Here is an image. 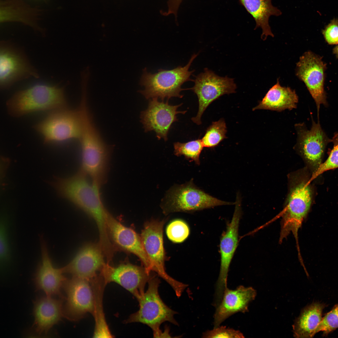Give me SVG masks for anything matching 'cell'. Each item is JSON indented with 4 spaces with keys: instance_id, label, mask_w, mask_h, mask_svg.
Masks as SVG:
<instances>
[{
    "instance_id": "obj_1",
    "label": "cell",
    "mask_w": 338,
    "mask_h": 338,
    "mask_svg": "<svg viewBox=\"0 0 338 338\" xmlns=\"http://www.w3.org/2000/svg\"><path fill=\"white\" fill-rule=\"evenodd\" d=\"M87 176L79 170L68 178H56L51 183L60 197L69 201L90 216L96 222L99 236L108 234V212L101 199L100 188L88 180Z\"/></svg>"
},
{
    "instance_id": "obj_2",
    "label": "cell",
    "mask_w": 338,
    "mask_h": 338,
    "mask_svg": "<svg viewBox=\"0 0 338 338\" xmlns=\"http://www.w3.org/2000/svg\"><path fill=\"white\" fill-rule=\"evenodd\" d=\"M305 170H298L289 176L288 192L281 223L279 242L292 233L297 247L298 232L312 201L310 178Z\"/></svg>"
},
{
    "instance_id": "obj_3",
    "label": "cell",
    "mask_w": 338,
    "mask_h": 338,
    "mask_svg": "<svg viewBox=\"0 0 338 338\" xmlns=\"http://www.w3.org/2000/svg\"><path fill=\"white\" fill-rule=\"evenodd\" d=\"M13 117L32 112L67 108L64 88L57 85L37 84L15 93L6 103Z\"/></svg>"
},
{
    "instance_id": "obj_4",
    "label": "cell",
    "mask_w": 338,
    "mask_h": 338,
    "mask_svg": "<svg viewBox=\"0 0 338 338\" xmlns=\"http://www.w3.org/2000/svg\"><path fill=\"white\" fill-rule=\"evenodd\" d=\"M198 53L194 54L187 64L184 66H179L171 70L160 69L158 71L152 74L147 71L145 68L143 70L139 83L144 87L138 92L147 99H157L164 101L168 100L173 97L182 98L181 92L190 88L182 89V86L185 82L192 81L190 76L194 70L189 69Z\"/></svg>"
},
{
    "instance_id": "obj_5",
    "label": "cell",
    "mask_w": 338,
    "mask_h": 338,
    "mask_svg": "<svg viewBox=\"0 0 338 338\" xmlns=\"http://www.w3.org/2000/svg\"><path fill=\"white\" fill-rule=\"evenodd\" d=\"M148 288L142 297L138 301L139 309L125 321L126 323L138 322L145 324L153 331L155 337H160L161 324L165 321L178 325L174 318L177 313L167 306L161 299L158 293L160 283L156 275L148 281Z\"/></svg>"
},
{
    "instance_id": "obj_6",
    "label": "cell",
    "mask_w": 338,
    "mask_h": 338,
    "mask_svg": "<svg viewBox=\"0 0 338 338\" xmlns=\"http://www.w3.org/2000/svg\"><path fill=\"white\" fill-rule=\"evenodd\" d=\"M214 197L197 187L192 180L176 186L168 192L163 209L165 214L190 212L214 207L234 204Z\"/></svg>"
},
{
    "instance_id": "obj_7",
    "label": "cell",
    "mask_w": 338,
    "mask_h": 338,
    "mask_svg": "<svg viewBox=\"0 0 338 338\" xmlns=\"http://www.w3.org/2000/svg\"><path fill=\"white\" fill-rule=\"evenodd\" d=\"M165 222V220H151L146 223L140 236L144 250L150 260L152 271L155 272L168 283L179 297L188 285L176 280L166 272L163 238Z\"/></svg>"
},
{
    "instance_id": "obj_8",
    "label": "cell",
    "mask_w": 338,
    "mask_h": 338,
    "mask_svg": "<svg viewBox=\"0 0 338 338\" xmlns=\"http://www.w3.org/2000/svg\"><path fill=\"white\" fill-rule=\"evenodd\" d=\"M193 81L194 84L190 90L197 96L198 109L192 120L198 125L201 124L202 116L212 103L225 94L235 93L237 88L233 78L219 76L207 68L196 76Z\"/></svg>"
},
{
    "instance_id": "obj_9",
    "label": "cell",
    "mask_w": 338,
    "mask_h": 338,
    "mask_svg": "<svg viewBox=\"0 0 338 338\" xmlns=\"http://www.w3.org/2000/svg\"><path fill=\"white\" fill-rule=\"evenodd\" d=\"M31 77H38L24 53L8 41L0 43V87L5 89L15 82Z\"/></svg>"
},
{
    "instance_id": "obj_10",
    "label": "cell",
    "mask_w": 338,
    "mask_h": 338,
    "mask_svg": "<svg viewBox=\"0 0 338 338\" xmlns=\"http://www.w3.org/2000/svg\"><path fill=\"white\" fill-rule=\"evenodd\" d=\"M34 128L44 138L45 143L79 139L80 125L77 110L67 108L53 110Z\"/></svg>"
},
{
    "instance_id": "obj_11",
    "label": "cell",
    "mask_w": 338,
    "mask_h": 338,
    "mask_svg": "<svg viewBox=\"0 0 338 338\" xmlns=\"http://www.w3.org/2000/svg\"><path fill=\"white\" fill-rule=\"evenodd\" d=\"M297 140L296 148L308 168L314 174L322 163L325 147L331 139H329L322 129L319 121H312L310 130L302 124L296 125Z\"/></svg>"
},
{
    "instance_id": "obj_12",
    "label": "cell",
    "mask_w": 338,
    "mask_h": 338,
    "mask_svg": "<svg viewBox=\"0 0 338 338\" xmlns=\"http://www.w3.org/2000/svg\"><path fill=\"white\" fill-rule=\"evenodd\" d=\"M326 66L320 56L310 51L305 53L296 65V75L304 83L314 99L318 115L320 105H327L324 89Z\"/></svg>"
},
{
    "instance_id": "obj_13",
    "label": "cell",
    "mask_w": 338,
    "mask_h": 338,
    "mask_svg": "<svg viewBox=\"0 0 338 338\" xmlns=\"http://www.w3.org/2000/svg\"><path fill=\"white\" fill-rule=\"evenodd\" d=\"M234 211L231 222L221 237L220 248L221 265L219 276L216 286L215 301L219 303L222 300L224 291L227 287L229 267L238 245V229L241 215V200L238 194L237 196Z\"/></svg>"
},
{
    "instance_id": "obj_14",
    "label": "cell",
    "mask_w": 338,
    "mask_h": 338,
    "mask_svg": "<svg viewBox=\"0 0 338 338\" xmlns=\"http://www.w3.org/2000/svg\"><path fill=\"white\" fill-rule=\"evenodd\" d=\"M89 280L73 277L66 280L63 286L66 294L64 315L75 320L88 313L94 312L95 293Z\"/></svg>"
},
{
    "instance_id": "obj_15",
    "label": "cell",
    "mask_w": 338,
    "mask_h": 338,
    "mask_svg": "<svg viewBox=\"0 0 338 338\" xmlns=\"http://www.w3.org/2000/svg\"><path fill=\"white\" fill-rule=\"evenodd\" d=\"M102 274L105 284L116 283L129 291L138 301L143 296L146 283L156 275L148 273L145 268L130 263L122 264L116 267L105 265Z\"/></svg>"
},
{
    "instance_id": "obj_16",
    "label": "cell",
    "mask_w": 338,
    "mask_h": 338,
    "mask_svg": "<svg viewBox=\"0 0 338 338\" xmlns=\"http://www.w3.org/2000/svg\"><path fill=\"white\" fill-rule=\"evenodd\" d=\"M182 104L172 105L169 104L168 100L164 102L157 99H150L147 109L142 111L140 115L145 131H154L158 140L163 138L167 141L172 124L178 120L177 115L184 114L187 112L177 111Z\"/></svg>"
},
{
    "instance_id": "obj_17",
    "label": "cell",
    "mask_w": 338,
    "mask_h": 338,
    "mask_svg": "<svg viewBox=\"0 0 338 338\" xmlns=\"http://www.w3.org/2000/svg\"><path fill=\"white\" fill-rule=\"evenodd\" d=\"M107 223L109 233L114 242L122 249L136 255L147 272H152L151 263L143 247L140 236L132 228L121 224L109 212Z\"/></svg>"
},
{
    "instance_id": "obj_18",
    "label": "cell",
    "mask_w": 338,
    "mask_h": 338,
    "mask_svg": "<svg viewBox=\"0 0 338 338\" xmlns=\"http://www.w3.org/2000/svg\"><path fill=\"white\" fill-rule=\"evenodd\" d=\"M41 259L35 276L37 289L43 291L47 296L61 295V289L66 280L63 275L64 268H57L53 265L47 247L42 236L40 238Z\"/></svg>"
},
{
    "instance_id": "obj_19",
    "label": "cell",
    "mask_w": 338,
    "mask_h": 338,
    "mask_svg": "<svg viewBox=\"0 0 338 338\" xmlns=\"http://www.w3.org/2000/svg\"><path fill=\"white\" fill-rule=\"evenodd\" d=\"M256 295V290L251 287L239 286L234 290L226 288L214 315V328L234 314L248 311L249 303Z\"/></svg>"
},
{
    "instance_id": "obj_20",
    "label": "cell",
    "mask_w": 338,
    "mask_h": 338,
    "mask_svg": "<svg viewBox=\"0 0 338 338\" xmlns=\"http://www.w3.org/2000/svg\"><path fill=\"white\" fill-rule=\"evenodd\" d=\"M100 248L87 245L82 248L70 263L64 268V271L73 277L90 280L105 265Z\"/></svg>"
},
{
    "instance_id": "obj_21",
    "label": "cell",
    "mask_w": 338,
    "mask_h": 338,
    "mask_svg": "<svg viewBox=\"0 0 338 338\" xmlns=\"http://www.w3.org/2000/svg\"><path fill=\"white\" fill-rule=\"evenodd\" d=\"M61 299L46 295L37 298L34 303L33 327L38 335H46L52 327L59 322L64 315Z\"/></svg>"
},
{
    "instance_id": "obj_22",
    "label": "cell",
    "mask_w": 338,
    "mask_h": 338,
    "mask_svg": "<svg viewBox=\"0 0 338 338\" xmlns=\"http://www.w3.org/2000/svg\"><path fill=\"white\" fill-rule=\"evenodd\" d=\"M0 22L22 23L44 33L38 24L40 11L28 5L22 0H1Z\"/></svg>"
},
{
    "instance_id": "obj_23",
    "label": "cell",
    "mask_w": 338,
    "mask_h": 338,
    "mask_svg": "<svg viewBox=\"0 0 338 338\" xmlns=\"http://www.w3.org/2000/svg\"><path fill=\"white\" fill-rule=\"evenodd\" d=\"M298 97L295 90L289 87H283L279 80L268 91L259 104L253 110H268L281 111L296 108Z\"/></svg>"
},
{
    "instance_id": "obj_24",
    "label": "cell",
    "mask_w": 338,
    "mask_h": 338,
    "mask_svg": "<svg viewBox=\"0 0 338 338\" xmlns=\"http://www.w3.org/2000/svg\"><path fill=\"white\" fill-rule=\"evenodd\" d=\"M272 0H239L240 3L253 18L256 23L255 29L260 27L262 33L261 38L265 40L270 36L273 37L269 24V18L271 16H278L282 13L272 4Z\"/></svg>"
},
{
    "instance_id": "obj_25",
    "label": "cell",
    "mask_w": 338,
    "mask_h": 338,
    "mask_svg": "<svg viewBox=\"0 0 338 338\" xmlns=\"http://www.w3.org/2000/svg\"><path fill=\"white\" fill-rule=\"evenodd\" d=\"M325 305L318 303H312L305 308L293 325L294 336L296 338H310L321 321Z\"/></svg>"
},
{
    "instance_id": "obj_26",
    "label": "cell",
    "mask_w": 338,
    "mask_h": 338,
    "mask_svg": "<svg viewBox=\"0 0 338 338\" xmlns=\"http://www.w3.org/2000/svg\"><path fill=\"white\" fill-rule=\"evenodd\" d=\"M227 132L226 125L223 119L213 122L201 139L204 147L213 148L216 146L227 138Z\"/></svg>"
},
{
    "instance_id": "obj_27",
    "label": "cell",
    "mask_w": 338,
    "mask_h": 338,
    "mask_svg": "<svg viewBox=\"0 0 338 338\" xmlns=\"http://www.w3.org/2000/svg\"><path fill=\"white\" fill-rule=\"evenodd\" d=\"M174 153L178 156H183L186 158L194 161L197 165L200 164V154L204 147L201 139L186 142L174 143Z\"/></svg>"
},
{
    "instance_id": "obj_28",
    "label": "cell",
    "mask_w": 338,
    "mask_h": 338,
    "mask_svg": "<svg viewBox=\"0 0 338 338\" xmlns=\"http://www.w3.org/2000/svg\"><path fill=\"white\" fill-rule=\"evenodd\" d=\"M190 230L187 224L183 220L177 219L171 222L166 228L168 238L174 243L183 242L188 237Z\"/></svg>"
},
{
    "instance_id": "obj_29",
    "label": "cell",
    "mask_w": 338,
    "mask_h": 338,
    "mask_svg": "<svg viewBox=\"0 0 338 338\" xmlns=\"http://www.w3.org/2000/svg\"><path fill=\"white\" fill-rule=\"evenodd\" d=\"M95 298V326L94 337H112V335L108 328L101 306L100 298ZM93 312V313H94Z\"/></svg>"
},
{
    "instance_id": "obj_30",
    "label": "cell",
    "mask_w": 338,
    "mask_h": 338,
    "mask_svg": "<svg viewBox=\"0 0 338 338\" xmlns=\"http://www.w3.org/2000/svg\"><path fill=\"white\" fill-rule=\"evenodd\" d=\"M331 141L333 147L327 160L322 163L317 171L310 177L311 181L324 172L338 168V133H335Z\"/></svg>"
},
{
    "instance_id": "obj_31",
    "label": "cell",
    "mask_w": 338,
    "mask_h": 338,
    "mask_svg": "<svg viewBox=\"0 0 338 338\" xmlns=\"http://www.w3.org/2000/svg\"><path fill=\"white\" fill-rule=\"evenodd\" d=\"M338 328V303L322 318L315 331V335L320 331L326 335Z\"/></svg>"
},
{
    "instance_id": "obj_32",
    "label": "cell",
    "mask_w": 338,
    "mask_h": 338,
    "mask_svg": "<svg viewBox=\"0 0 338 338\" xmlns=\"http://www.w3.org/2000/svg\"><path fill=\"white\" fill-rule=\"evenodd\" d=\"M203 337L235 338L244 337L243 335L238 330L227 328L226 326H218L212 330L204 333Z\"/></svg>"
},
{
    "instance_id": "obj_33",
    "label": "cell",
    "mask_w": 338,
    "mask_h": 338,
    "mask_svg": "<svg viewBox=\"0 0 338 338\" xmlns=\"http://www.w3.org/2000/svg\"><path fill=\"white\" fill-rule=\"evenodd\" d=\"M325 40L330 45L338 44V19L334 18L322 30Z\"/></svg>"
},
{
    "instance_id": "obj_34",
    "label": "cell",
    "mask_w": 338,
    "mask_h": 338,
    "mask_svg": "<svg viewBox=\"0 0 338 338\" xmlns=\"http://www.w3.org/2000/svg\"><path fill=\"white\" fill-rule=\"evenodd\" d=\"M0 258L1 260H5L8 258V253L5 228L3 223H1L0 230Z\"/></svg>"
},
{
    "instance_id": "obj_35",
    "label": "cell",
    "mask_w": 338,
    "mask_h": 338,
    "mask_svg": "<svg viewBox=\"0 0 338 338\" xmlns=\"http://www.w3.org/2000/svg\"><path fill=\"white\" fill-rule=\"evenodd\" d=\"M182 1V0H168V11L163 13L164 15L166 16L173 14L176 18L179 7Z\"/></svg>"
},
{
    "instance_id": "obj_36",
    "label": "cell",
    "mask_w": 338,
    "mask_h": 338,
    "mask_svg": "<svg viewBox=\"0 0 338 338\" xmlns=\"http://www.w3.org/2000/svg\"><path fill=\"white\" fill-rule=\"evenodd\" d=\"M333 52L336 57L338 58V44L333 49Z\"/></svg>"
},
{
    "instance_id": "obj_37",
    "label": "cell",
    "mask_w": 338,
    "mask_h": 338,
    "mask_svg": "<svg viewBox=\"0 0 338 338\" xmlns=\"http://www.w3.org/2000/svg\"></svg>"
}]
</instances>
